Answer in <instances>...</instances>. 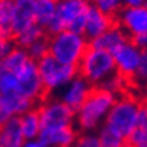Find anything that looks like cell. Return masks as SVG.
Here are the masks:
<instances>
[{
  "label": "cell",
  "mask_w": 147,
  "mask_h": 147,
  "mask_svg": "<svg viewBox=\"0 0 147 147\" xmlns=\"http://www.w3.org/2000/svg\"><path fill=\"white\" fill-rule=\"evenodd\" d=\"M35 24L34 0H16L12 12V34L13 36Z\"/></svg>",
  "instance_id": "obj_13"
},
{
  "label": "cell",
  "mask_w": 147,
  "mask_h": 147,
  "mask_svg": "<svg viewBox=\"0 0 147 147\" xmlns=\"http://www.w3.org/2000/svg\"><path fill=\"white\" fill-rule=\"evenodd\" d=\"M48 54L63 66L77 67L83 54L89 48V41L85 35L71 31H61L55 35L47 36Z\"/></svg>",
  "instance_id": "obj_2"
},
{
  "label": "cell",
  "mask_w": 147,
  "mask_h": 147,
  "mask_svg": "<svg viewBox=\"0 0 147 147\" xmlns=\"http://www.w3.org/2000/svg\"><path fill=\"white\" fill-rule=\"evenodd\" d=\"M128 86H130V82H127L124 77H121L119 74H112L111 77H108L107 80H103L98 88L107 90L115 96H119L125 92H128Z\"/></svg>",
  "instance_id": "obj_23"
},
{
  "label": "cell",
  "mask_w": 147,
  "mask_h": 147,
  "mask_svg": "<svg viewBox=\"0 0 147 147\" xmlns=\"http://www.w3.org/2000/svg\"><path fill=\"white\" fill-rule=\"evenodd\" d=\"M89 5L90 3L82 2V0H58L55 15L63 20L67 31L83 35Z\"/></svg>",
  "instance_id": "obj_9"
},
{
  "label": "cell",
  "mask_w": 147,
  "mask_h": 147,
  "mask_svg": "<svg viewBox=\"0 0 147 147\" xmlns=\"http://www.w3.org/2000/svg\"><path fill=\"white\" fill-rule=\"evenodd\" d=\"M144 6H146V7H147V0H146V2H144Z\"/></svg>",
  "instance_id": "obj_37"
},
{
  "label": "cell",
  "mask_w": 147,
  "mask_h": 147,
  "mask_svg": "<svg viewBox=\"0 0 147 147\" xmlns=\"http://www.w3.org/2000/svg\"><path fill=\"white\" fill-rule=\"evenodd\" d=\"M20 147H45V146L41 143L38 138H35V140H25Z\"/></svg>",
  "instance_id": "obj_33"
},
{
  "label": "cell",
  "mask_w": 147,
  "mask_h": 147,
  "mask_svg": "<svg viewBox=\"0 0 147 147\" xmlns=\"http://www.w3.org/2000/svg\"><path fill=\"white\" fill-rule=\"evenodd\" d=\"M9 118H10V117L5 112V109H3V107H2V93H0V125L5 124Z\"/></svg>",
  "instance_id": "obj_34"
},
{
  "label": "cell",
  "mask_w": 147,
  "mask_h": 147,
  "mask_svg": "<svg viewBox=\"0 0 147 147\" xmlns=\"http://www.w3.org/2000/svg\"><path fill=\"white\" fill-rule=\"evenodd\" d=\"M146 82H147V54L143 53L140 64H138L137 71H136L134 79H133V83H137V85H143L144 86Z\"/></svg>",
  "instance_id": "obj_28"
},
{
  "label": "cell",
  "mask_w": 147,
  "mask_h": 147,
  "mask_svg": "<svg viewBox=\"0 0 147 147\" xmlns=\"http://www.w3.org/2000/svg\"><path fill=\"white\" fill-rule=\"evenodd\" d=\"M2 107L5 112L12 118V117H19L31 111L36 105L32 100L20 96L18 93H12V95H2Z\"/></svg>",
  "instance_id": "obj_18"
},
{
  "label": "cell",
  "mask_w": 147,
  "mask_h": 147,
  "mask_svg": "<svg viewBox=\"0 0 147 147\" xmlns=\"http://www.w3.org/2000/svg\"><path fill=\"white\" fill-rule=\"evenodd\" d=\"M82 2H86V3H90V0H82Z\"/></svg>",
  "instance_id": "obj_36"
},
{
  "label": "cell",
  "mask_w": 147,
  "mask_h": 147,
  "mask_svg": "<svg viewBox=\"0 0 147 147\" xmlns=\"http://www.w3.org/2000/svg\"><path fill=\"white\" fill-rule=\"evenodd\" d=\"M15 74L18 79V95L32 100L35 105L47 96L44 85L38 74L36 61L29 58L18 71H15Z\"/></svg>",
  "instance_id": "obj_7"
},
{
  "label": "cell",
  "mask_w": 147,
  "mask_h": 147,
  "mask_svg": "<svg viewBox=\"0 0 147 147\" xmlns=\"http://www.w3.org/2000/svg\"><path fill=\"white\" fill-rule=\"evenodd\" d=\"M115 73L112 54L103 50L89 47L77 64V74L88 80L93 88H98L103 80Z\"/></svg>",
  "instance_id": "obj_4"
},
{
  "label": "cell",
  "mask_w": 147,
  "mask_h": 147,
  "mask_svg": "<svg viewBox=\"0 0 147 147\" xmlns=\"http://www.w3.org/2000/svg\"><path fill=\"white\" fill-rule=\"evenodd\" d=\"M96 133L99 137L100 147H127V141H125L122 136L114 133L112 130L105 127V125H102Z\"/></svg>",
  "instance_id": "obj_24"
},
{
  "label": "cell",
  "mask_w": 147,
  "mask_h": 147,
  "mask_svg": "<svg viewBox=\"0 0 147 147\" xmlns=\"http://www.w3.org/2000/svg\"><path fill=\"white\" fill-rule=\"evenodd\" d=\"M24 141L18 117H12L0 125V147H20Z\"/></svg>",
  "instance_id": "obj_17"
},
{
  "label": "cell",
  "mask_w": 147,
  "mask_h": 147,
  "mask_svg": "<svg viewBox=\"0 0 147 147\" xmlns=\"http://www.w3.org/2000/svg\"><path fill=\"white\" fill-rule=\"evenodd\" d=\"M77 134H79L77 128L74 125H70V127L41 131L38 136V140L45 147H70L73 141L76 140Z\"/></svg>",
  "instance_id": "obj_14"
},
{
  "label": "cell",
  "mask_w": 147,
  "mask_h": 147,
  "mask_svg": "<svg viewBox=\"0 0 147 147\" xmlns=\"http://www.w3.org/2000/svg\"><path fill=\"white\" fill-rule=\"evenodd\" d=\"M45 29V34H47V36H50V35H55V34H58V32H61V31H66V26H64V24H63V20L55 15L50 22L47 24V26L44 28Z\"/></svg>",
  "instance_id": "obj_29"
},
{
  "label": "cell",
  "mask_w": 147,
  "mask_h": 147,
  "mask_svg": "<svg viewBox=\"0 0 147 147\" xmlns=\"http://www.w3.org/2000/svg\"><path fill=\"white\" fill-rule=\"evenodd\" d=\"M18 121H19V128H20L24 140L38 138L39 131H41V125H39V117H38L36 108H32L31 111L19 115Z\"/></svg>",
  "instance_id": "obj_19"
},
{
  "label": "cell",
  "mask_w": 147,
  "mask_h": 147,
  "mask_svg": "<svg viewBox=\"0 0 147 147\" xmlns=\"http://www.w3.org/2000/svg\"><path fill=\"white\" fill-rule=\"evenodd\" d=\"M90 5L102 13L115 18L122 9V0H90Z\"/></svg>",
  "instance_id": "obj_25"
},
{
  "label": "cell",
  "mask_w": 147,
  "mask_h": 147,
  "mask_svg": "<svg viewBox=\"0 0 147 147\" xmlns=\"http://www.w3.org/2000/svg\"><path fill=\"white\" fill-rule=\"evenodd\" d=\"M143 53L144 51H141L138 47H136L131 39L125 41L121 47H118L114 53H111L112 58H114L117 74H119L127 82H130V85H133V79H134V74L140 64Z\"/></svg>",
  "instance_id": "obj_8"
},
{
  "label": "cell",
  "mask_w": 147,
  "mask_h": 147,
  "mask_svg": "<svg viewBox=\"0 0 147 147\" xmlns=\"http://www.w3.org/2000/svg\"><path fill=\"white\" fill-rule=\"evenodd\" d=\"M92 89H93V86L90 83L77 74L71 82H69L67 85L61 89L58 99L61 102H64L69 108H71L76 112L80 108V105L86 100V98L89 96Z\"/></svg>",
  "instance_id": "obj_11"
},
{
  "label": "cell",
  "mask_w": 147,
  "mask_h": 147,
  "mask_svg": "<svg viewBox=\"0 0 147 147\" xmlns=\"http://www.w3.org/2000/svg\"><path fill=\"white\" fill-rule=\"evenodd\" d=\"M125 141L127 147H147V98L140 102L136 127Z\"/></svg>",
  "instance_id": "obj_16"
},
{
  "label": "cell",
  "mask_w": 147,
  "mask_h": 147,
  "mask_svg": "<svg viewBox=\"0 0 147 147\" xmlns=\"http://www.w3.org/2000/svg\"><path fill=\"white\" fill-rule=\"evenodd\" d=\"M140 102L141 100L137 96H134L130 90L117 96L103 125L112 130L114 133L122 136L124 138H127L136 127Z\"/></svg>",
  "instance_id": "obj_3"
},
{
  "label": "cell",
  "mask_w": 147,
  "mask_h": 147,
  "mask_svg": "<svg viewBox=\"0 0 147 147\" xmlns=\"http://www.w3.org/2000/svg\"><path fill=\"white\" fill-rule=\"evenodd\" d=\"M41 131L55 130L74 125V111L55 96L47 95L39 103H36ZM39 131V133H41Z\"/></svg>",
  "instance_id": "obj_5"
},
{
  "label": "cell",
  "mask_w": 147,
  "mask_h": 147,
  "mask_svg": "<svg viewBox=\"0 0 147 147\" xmlns=\"http://www.w3.org/2000/svg\"><path fill=\"white\" fill-rule=\"evenodd\" d=\"M26 53H28L29 58L34 60V61H38L42 57H45L48 54V39H47V36L41 38V39L35 41L34 44H31L26 48Z\"/></svg>",
  "instance_id": "obj_26"
},
{
  "label": "cell",
  "mask_w": 147,
  "mask_h": 147,
  "mask_svg": "<svg viewBox=\"0 0 147 147\" xmlns=\"http://www.w3.org/2000/svg\"><path fill=\"white\" fill-rule=\"evenodd\" d=\"M130 39L133 41V44H134L136 47H138L141 51H146V50H147V32L134 35V36H131Z\"/></svg>",
  "instance_id": "obj_31"
},
{
  "label": "cell",
  "mask_w": 147,
  "mask_h": 147,
  "mask_svg": "<svg viewBox=\"0 0 147 147\" xmlns=\"http://www.w3.org/2000/svg\"><path fill=\"white\" fill-rule=\"evenodd\" d=\"M36 69L47 95L61 90L69 82H71L77 76V67L63 66L50 54L36 61Z\"/></svg>",
  "instance_id": "obj_6"
},
{
  "label": "cell",
  "mask_w": 147,
  "mask_h": 147,
  "mask_svg": "<svg viewBox=\"0 0 147 147\" xmlns=\"http://www.w3.org/2000/svg\"><path fill=\"white\" fill-rule=\"evenodd\" d=\"M117 96L103 90L100 88H93L74 114V127L79 133L98 131L108 117Z\"/></svg>",
  "instance_id": "obj_1"
},
{
  "label": "cell",
  "mask_w": 147,
  "mask_h": 147,
  "mask_svg": "<svg viewBox=\"0 0 147 147\" xmlns=\"http://www.w3.org/2000/svg\"><path fill=\"white\" fill-rule=\"evenodd\" d=\"M70 147H100L99 146V137L96 131H88V133H79L76 136V140Z\"/></svg>",
  "instance_id": "obj_27"
},
{
  "label": "cell",
  "mask_w": 147,
  "mask_h": 147,
  "mask_svg": "<svg viewBox=\"0 0 147 147\" xmlns=\"http://www.w3.org/2000/svg\"><path fill=\"white\" fill-rule=\"evenodd\" d=\"M144 53H146V54H147V50H146V51H144Z\"/></svg>",
  "instance_id": "obj_39"
},
{
  "label": "cell",
  "mask_w": 147,
  "mask_h": 147,
  "mask_svg": "<svg viewBox=\"0 0 147 147\" xmlns=\"http://www.w3.org/2000/svg\"><path fill=\"white\" fill-rule=\"evenodd\" d=\"M12 12H13V2H10V0H0V36L13 38Z\"/></svg>",
  "instance_id": "obj_22"
},
{
  "label": "cell",
  "mask_w": 147,
  "mask_h": 147,
  "mask_svg": "<svg viewBox=\"0 0 147 147\" xmlns=\"http://www.w3.org/2000/svg\"><path fill=\"white\" fill-rule=\"evenodd\" d=\"M57 2L58 0H34V19L36 25L47 26L57 13Z\"/></svg>",
  "instance_id": "obj_20"
},
{
  "label": "cell",
  "mask_w": 147,
  "mask_h": 147,
  "mask_svg": "<svg viewBox=\"0 0 147 147\" xmlns=\"http://www.w3.org/2000/svg\"><path fill=\"white\" fill-rule=\"evenodd\" d=\"M117 25L130 38L147 32V7H122L115 16Z\"/></svg>",
  "instance_id": "obj_10"
},
{
  "label": "cell",
  "mask_w": 147,
  "mask_h": 147,
  "mask_svg": "<svg viewBox=\"0 0 147 147\" xmlns=\"http://www.w3.org/2000/svg\"><path fill=\"white\" fill-rule=\"evenodd\" d=\"M47 34H45V29L42 26H39L36 24L31 25L29 28L24 29L22 32H19L13 36V41H15V44L16 47H20V48H24L26 50L31 44H34L35 41L41 39V38H45Z\"/></svg>",
  "instance_id": "obj_21"
},
{
  "label": "cell",
  "mask_w": 147,
  "mask_h": 147,
  "mask_svg": "<svg viewBox=\"0 0 147 147\" xmlns=\"http://www.w3.org/2000/svg\"><path fill=\"white\" fill-rule=\"evenodd\" d=\"M10 2H16V0H10Z\"/></svg>",
  "instance_id": "obj_38"
},
{
  "label": "cell",
  "mask_w": 147,
  "mask_h": 147,
  "mask_svg": "<svg viewBox=\"0 0 147 147\" xmlns=\"http://www.w3.org/2000/svg\"><path fill=\"white\" fill-rule=\"evenodd\" d=\"M114 25H117L115 18L105 15L96 7H93L92 5H89L88 12H86V22H85L83 35L88 38V41H90V39L98 38L103 32H107L108 29H111Z\"/></svg>",
  "instance_id": "obj_12"
},
{
  "label": "cell",
  "mask_w": 147,
  "mask_h": 147,
  "mask_svg": "<svg viewBox=\"0 0 147 147\" xmlns=\"http://www.w3.org/2000/svg\"><path fill=\"white\" fill-rule=\"evenodd\" d=\"M144 88H146V95H147V82L144 83Z\"/></svg>",
  "instance_id": "obj_35"
},
{
  "label": "cell",
  "mask_w": 147,
  "mask_h": 147,
  "mask_svg": "<svg viewBox=\"0 0 147 147\" xmlns=\"http://www.w3.org/2000/svg\"><path fill=\"white\" fill-rule=\"evenodd\" d=\"M146 0H122V7H140L144 6Z\"/></svg>",
  "instance_id": "obj_32"
},
{
  "label": "cell",
  "mask_w": 147,
  "mask_h": 147,
  "mask_svg": "<svg viewBox=\"0 0 147 147\" xmlns=\"http://www.w3.org/2000/svg\"><path fill=\"white\" fill-rule=\"evenodd\" d=\"M130 36L125 34L118 25H114L111 29L103 32L95 39L89 41V47L96 50H103L108 53H114L118 47H121L125 41H128Z\"/></svg>",
  "instance_id": "obj_15"
},
{
  "label": "cell",
  "mask_w": 147,
  "mask_h": 147,
  "mask_svg": "<svg viewBox=\"0 0 147 147\" xmlns=\"http://www.w3.org/2000/svg\"><path fill=\"white\" fill-rule=\"evenodd\" d=\"M15 47H16V44H15L13 38L0 36V61H2L6 55H9Z\"/></svg>",
  "instance_id": "obj_30"
}]
</instances>
